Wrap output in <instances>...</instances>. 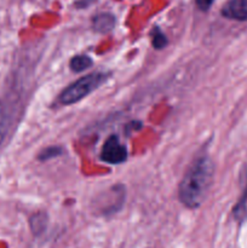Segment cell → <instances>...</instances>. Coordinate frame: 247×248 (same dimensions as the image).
<instances>
[{
    "label": "cell",
    "instance_id": "cell-1",
    "mask_svg": "<svg viewBox=\"0 0 247 248\" xmlns=\"http://www.w3.org/2000/svg\"><path fill=\"white\" fill-rule=\"evenodd\" d=\"M215 176V165L208 156L198 157L179 184V200L185 207L198 208L205 201Z\"/></svg>",
    "mask_w": 247,
    "mask_h": 248
},
{
    "label": "cell",
    "instance_id": "cell-9",
    "mask_svg": "<svg viewBox=\"0 0 247 248\" xmlns=\"http://www.w3.org/2000/svg\"><path fill=\"white\" fill-rule=\"evenodd\" d=\"M10 125V115L2 107H0V143L4 140Z\"/></svg>",
    "mask_w": 247,
    "mask_h": 248
},
{
    "label": "cell",
    "instance_id": "cell-2",
    "mask_svg": "<svg viewBox=\"0 0 247 248\" xmlns=\"http://www.w3.org/2000/svg\"><path fill=\"white\" fill-rule=\"evenodd\" d=\"M108 78L109 73L104 72H97L86 75V77L73 82L69 87H67L61 93L58 102L63 106H70L73 103H77L89 96L90 93H92L94 90L98 89L103 82L107 81Z\"/></svg>",
    "mask_w": 247,
    "mask_h": 248
},
{
    "label": "cell",
    "instance_id": "cell-3",
    "mask_svg": "<svg viewBox=\"0 0 247 248\" xmlns=\"http://www.w3.org/2000/svg\"><path fill=\"white\" fill-rule=\"evenodd\" d=\"M101 159L111 165L121 164L127 159V150L125 145L121 144L116 136H110L104 142L101 152Z\"/></svg>",
    "mask_w": 247,
    "mask_h": 248
},
{
    "label": "cell",
    "instance_id": "cell-12",
    "mask_svg": "<svg viewBox=\"0 0 247 248\" xmlns=\"http://www.w3.org/2000/svg\"><path fill=\"white\" fill-rule=\"evenodd\" d=\"M195 1H196V5H198L199 9L202 10V11H207V10L211 7V5L213 4V1H215V0H195Z\"/></svg>",
    "mask_w": 247,
    "mask_h": 248
},
{
    "label": "cell",
    "instance_id": "cell-11",
    "mask_svg": "<svg viewBox=\"0 0 247 248\" xmlns=\"http://www.w3.org/2000/svg\"><path fill=\"white\" fill-rule=\"evenodd\" d=\"M62 154V149L58 147H50V148H46V149H44L43 152L40 153V155H39V160H41V161H45V160H48L51 159V157H55V156H58V155Z\"/></svg>",
    "mask_w": 247,
    "mask_h": 248
},
{
    "label": "cell",
    "instance_id": "cell-4",
    "mask_svg": "<svg viewBox=\"0 0 247 248\" xmlns=\"http://www.w3.org/2000/svg\"><path fill=\"white\" fill-rule=\"evenodd\" d=\"M222 15L235 21H247V0H229L223 6Z\"/></svg>",
    "mask_w": 247,
    "mask_h": 248
},
{
    "label": "cell",
    "instance_id": "cell-8",
    "mask_svg": "<svg viewBox=\"0 0 247 248\" xmlns=\"http://www.w3.org/2000/svg\"><path fill=\"white\" fill-rule=\"evenodd\" d=\"M152 44L156 50L164 48L167 45V38L159 28H154L152 31Z\"/></svg>",
    "mask_w": 247,
    "mask_h": 248
},
{
    "label": "cell",
    "instance_id": "cell-5",
    "mask_svg": "<svg viewBox=\"0 0 247 248\" xmlns=\"http://www.w3.org/2000/svg\"><path fill=\"white\" fill-rule=\"evenodd\" d=\"M115 18L110 14H99L93 17V28L99 33H108L114 28Z\"/></svg>",
    "mask_w": 247,
    "mask_h": 248
},
{
    "label": "cell",
    "instance_id": "cell-7",
    "mask_svg": "<svg viewBox=\"0 0 247 248\" xmlns=\"http://www.w3.org/2000/svg\"><path fill=\"white\" fill-rule=\"evenodd\" d=\"M234 217L236 218L237 220H240V222L247 217V186L244 194H242L241 199H240V201L237 202L236 207L234 208Z\"/></svg>",
    "mask_w": 247,
    "mask_h": 248
},
{
    "label": "cell",
    "instance_id": "cell-10",
    "mask_svg": "<svg viewBox=\"0 0 247 248\" xmlns=\"http://www.w3.org/2000/svg\"><path fill=\"white\" fill-rule=\"evenodd\" d=\"M31 229H33L34 232H41L46 227V216L44 213H38V215L34 216L31 218Z\"/></svg>",
    "mask_w": 247,
    "mask_h": 248
},
{
    "label": "cell",
    "instance_id": "cell-6",
    "mask_svg": "<svg viewBox=\"0 0 247 248\" xmlns=\"http://www.w3.org/2000/svg\"><path fill=\"white\" fill-rule=\"evenodd\" d=\"M92 63H93V61H92L89 56H85V55L74 56V57L70 60V69L75 73H80L82 72V70L91 67Z\"/></svg>",
    "mask_w": 247,
    "mask_h": 248
}]
</instances>
